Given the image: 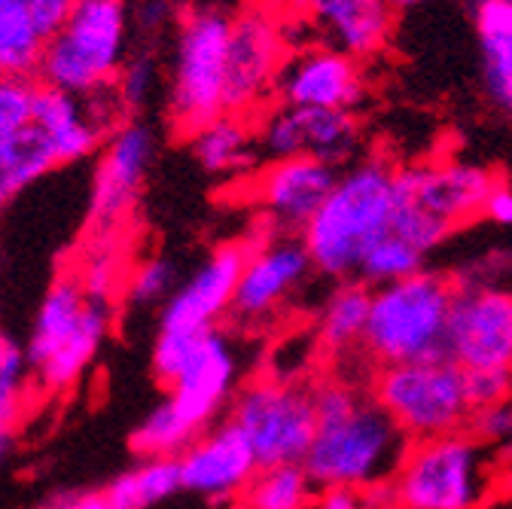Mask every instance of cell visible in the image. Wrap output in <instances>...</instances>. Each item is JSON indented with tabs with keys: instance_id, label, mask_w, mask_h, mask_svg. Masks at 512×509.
<instances>
[{
	"instance_id": "6da1fadb",
	"label": "cell",
	"mask_w": 512,
	"mask_h": 509,
	"mask_svg": "<svg viewBox=\"0 0 512 509\" xmlns=\"http://www.w3.org/2000/svg\"><path fill=\"white\" fill-rule=\"evenodd\" d=\"M311 400L317 433L302 467L317 488L363 491L400 470L412 442L375 397H363L342 378H327Z\"/></svg>"
},
{
	"instance_id": "1f68e13d",
	"label": "cell",
	"mask_w": 512,
	"mask_h": 509,
	"mask_svg": "<svg viewBox=\"0 0 512 509\" xmlns=\"http://www.w3.org/2000/svg\"><path fill=\"white\" fill-rule=\"evenodd\" d=\"M28 388H31L28 354L7 330H0V418L19 421Z\"/></svg>"
},
{
	"instance_id": "74e56055",
	"label": "cell",
	"mask_w": 512,
	"mask_h": 509,
	"mask_svg": "<svg viewBox=\"0 0 512 509\" xmlns=\"http://www.w3.org/2000/svg\"><path fill=\"white\" fill-rule=\"evenodd\" d=\"M19 4L31 13V19L40 25V31L46 37H52L61 28V22L71 16L77 0H19Z\"/></svg>"
},
{
	"instance_id": "52a82bcc",
	"label": "cell",
	"mask_w": 512,
	"mask_h": 509,
	"mask_svg": "<svg viewBox=\"0 0 512 509\" xmlns=\"http://www.w3.org/2000/svg\"><path fill=\"white\" fill-rule=\"evenodd\" d=\"M232 16L220 10H189L177 22L168 116L180 138L226 113V55Z\"/></svg>"
},
{
	"instance_id": "2e32d148",
	"label": "cell",
	"mask_w": 512,
	"mask_h": 509,
	"mask_svg": "<svg viewBox=\"0 0 512 509\" xmlns=\"http://www.w3.org/2000/svg\"><path fill=\"white\" fill-rule=\"evenodd\" d=\"M180 461L183 491L214 506L238 503L253 473L260 470L247 436L226 418L192 439Z\"/></svg>"
},
{
	"instance_id": "4316f807",
	"label": "cell",
	"mask_w": 512,
	"mask_h": 509,
	"mask_svg": "<svg viewBox=\"0 0 512 509\" xmlns=\"http://www.w3.org/2000/svg\"><path fill=\"white\" fill-rule=\"evenodd\" d=\"M317 491L302 464L260 467L238 497V509H311Z\"/></svg>"
},
{
	"instance_id": "d590c367",
	"label": "cell",
	"mask_w": 512,
	"mask_h": 509,
	"mask_svg": "<svg viewBox=\"0 0 512 509\" xmlns=\"http://www.w3.org/2000/svg\"><path fill=\"white\" fill-rule=\"evenodd\" d=\"M464 391L473 412L512 400V369H464Z\"/></svg>"
},
{
	"instance_id": "7a4b0ae2",
	"label": "cell",
	"mask_w": 512,
	"mask_h": 509,
	"mask_svg": "<svg viewBox=\"0 0 512 509\" xmlns=\"http://www.w3.org/2000/svg\"><path fill=\"white\" fill-rule=\"evenodd\" d=\"M119 104L113 89L80 98L40 83L31 125L0 141V211L49 171L80 162L104 147L110 132L125 122L128 110Z\"/></svg>"
},
{
	"instance_id": "f1b7e54d",
	"label": "cell",
	"mask_w": 512,
	"mask_h": 509,
	"mask_svg": "<svg viewBox=\"0 0 512 509\" xmlns=\"http://www.w3.org/2000/svg\"><path fill=\"white\" fill-rule=\"evenodd\" d=\"M394 220H391V232L400 235L403 241H409L412 247H418L421 253L436 250L439 244H445V238L455 229L445 220H439L436 214H430L424 205H418V199L412 196V186L406 177V168L397 171L394 180Z\"/></svg>"
},
{
	"instance_id": "3957f363",
	"label": "cell",
	"mask_w": 512,
	"mask_h": 509,
	"mask_svg": "<svg viewBox=\"0 0 512 509\" xmlns=\"http://www.w3.org/2000/svg\"><path fill=\"white\" fill-rule=\"evenodd\" d=\"M397 168L384 159H360L339 168L333 193L299 232L308 260L324 278H354L366 250L391 232Z\"/></svg>"
},
{
	"instance_id": "f35d334b",
	"label": "cell",
	"mask_w": 512,
	"mask_h": 509,
	"mask_svg": "<svg viewBox=\"0 0 512 509\" xmlns=\"http://www.w3.org/2000/svg\"><path fill=\"white\" fill-rule=\"evenodd\" d=\"M482 217H485L491 226L512 229V186H509V183L494 180L491 193L485 196V205H482Z\"/></svg>"
},
{
	"instance_id": "60d3db41",
	"label": "cell",
	"mask_w": 512,
	"mask_h": 509,
	"mask_svg": "<svg viewBox=\"0 0 512 509\" xmlns=\"http://www.w3.org/2000/svg\"><path fill=\"white\" fill-rule=\"evenodd\" d=\"M360 500H363V509H400V497H397V488H394V476L366 485L360 491Z\"/></svg>"
},
{
	"instance_id": "83f0119b",
	"label": "cell",
	"mask_w": 512,
	"mask_h": 509,
	"mask_svg": "<svg viewBox=\"0 0 512 509\" xmlns=\"http://www.w3.org/2000/svg\"><path fill=\"white\" fill-rule=\"evenodd\" d=\"M46 40L19 0H0V74H37Z\"/></svg>"
},
{
	"instance_id": "8fae6325",
	"label": "cell",
	"mask_w": 512,
	"mask_h": 509,
	"mask_svg": "<svg viewBox=\"0 0 512 509\" xmlns=\"http://www.w3.org/2000/svg\"><path fill=\"white\" fill-rule=\"evenodd\" d=\"M290 49L284 16L266 0L232 16L226 55V113H241L250 119L260 116L275 95L278 74Z\"/></svg>"
},
{
	"instance_id": "4fadbf2b",
	"label": "cell",
	"mask_w": 512,
	"mask_h": 509,
	"mask_svg": "<svg viewBox=\"0 0 512 509\" xmlns=\"http://www.w3.org/2000/svg\"><path fill=\"white\" fill-rule=\"evenodd\" d=\"M445 351L461 369H512V290L491 284L458 287Z\"/></svg>"
},
{
	"instance_id": "8992f818",
	"label": "cell",
	"mask_w": 512,
	"mask_h": 509,
	"mask_svg": "<svg viewBox=\"0 0 512 509\" xmlns=\"http://www.w3.org/2000/svg\"><path fill=\"white\" fill-rule=\"evenodd\" d=\"M128 0H77L46 40L37 80L68 95H92L116 83L125 65Z\"/></svg>"
},
{
	"instance_id": "30bf717a",
	"label": "cell",
	"mask_w": 512,
	"mask_h": 509,
	"mask_svg": "<svg viewBox=\"0 0 512 509\" xmlns=\"http://www.w3.org/2000/svg\"><path fill=\"white\" fill-rule=\"evenodd\" d=\"M229 421L247 436L260 467L302 464L317 433L311 391L287 378L247 381L232 397Z\"/></svg>"
},
{
	"instance_id": "44dd1931",
	"label": "cell",
	"mask_w": 512,
	"mask_h": 509,
	"mask_svg": "<svg viewBox=\"0 0 512 509\" xmlns=\"http://www.w3.org/2000/svg\"><path fill=\"white\" fill-rule=\"evenodd\" d=\"M406 177L418 205L452 229L482 217L485 196L494 186V174L473 162H433L424 168H406Z\"/></svg>"
},
{
	"instance_id": "ac0fdd59",
	"label": "cell",
	"mask_w": 512,
	"mask_h": 509,
	"mask_svg": "<svg viewBox=\"0 0 512 509\" xmlns=\"http://www.w3.org/2000/svg\"><path fill=\"white\" fill-rule=\"evenodd\" d=\"M311 272L314 266L308 260V250L293 232H281L263 244H250L232 314L238 321H263L305 284Z\"/></svg>"
},
{
	"instance_id": "836d02e7",
	"label": "cell",
	"mask_w": 512,
	"mask_h": 509,
	"mask_svg": "<svg viewBox=\"0 0 512 509\" xmlns=\"http://www.w3.org/2000/svg\"><path fill=\"white\" fill-rule=\"evenodd\" d=\"M177 290V269L171 260L165 257H150L144 260L132 278L125 284V299L138 305V308H147V305H165L171 299V293Z\"/></svg>"
},
{
	"instance_id": "cb8c5ba5",
	"label": "cell",
	"mask_w": 512,
	"mask_h": 509,
	"mask_svg": "<svg viewBox=\"0 0 512 509\" xmlns=\"http://www.w3.org/2000/svg\"><path fill=\"white\" fill-rule=\"evenodd\" d=\"M372 308V287L360 278H345L317 314V342L330 354H348L363 345Z\"/></svg>"
},
{
	"instance_id": "ee69618b",
	"label": "cell",
	"mask_w": 512,
	"mask_h": 509,
	"mask_svg": "<svg viewBox=\"0 0 512 509\" xmlns=\"http://www.w3.org/2000/svg\"><path fill=\"white\" fill-rule=\"evenodd\" d=\"M16 442H19V436H16V421L0 418V464H7V461H10V455L16 452Z\"/></svg>"
},
{
	"instance_id": "9a60e30c",
	"label": "cell",
	"mask_w": 512,
	"mask_h": 509,
	"mask_svg": "<svg viewBox=\"0 0 512 509\" xmlns=\"http://www.w3.org/2000/svg\"><path fill=\"white\" fill-rule=\"evenodd\" d=\"M247 253V241H226L217 250H211V257L183 284H177L171 299L162 305L159 330L202 333L220 327V321L232 311Z\"/></svg>"
},
{
	"instance_id": "d6a6232c",
	"label": "cell",
	"mask_w": 512,
	"mask_h": 509,
	"mask_svg": "<svg viewBox=\"0 0 512 509\" xmlns=\"http://www.w3.org/2000/svg\"><path fill=\"white\" fill-rule=\"evenodd\" d=\"M37 74H0V141L28 129L37 107Z\"/></svg>"
},
{
	"instance_id": "484cf974",
	"label": "cell",
	"mask_w": 512,
	"mask_h": 509,
	"mask_svg": "<svg viewBox=\"0 0 512 509\" xmlns=\"http://www.w3.org/2000/svg\"><path fill=\"white\" fill-rule=\"evenodd\" d=\"M302 119L305 153L324 159L336 168L348 165L360 147V119L354 110L296 107Z\"/></svg>"
},
{
	"instance_id": "ab89813d",
	"label": "cell",
	"mask_w": 512,
	"mask_h": 509,
	"mask_svg": "<svg viewBox=\"0 0 512 509\" xmlns=\"http://www.w3.org/2000/svg\"><path fill=\"white\" fill-rule=\"evenodd\" d=\"M46 509H116L110 503V497L101 491H64V494H55Z\"/></svg>"
},
{
	"instance_id": "f6af8a7d",
	"label": "cell",
	"mask_w": 512,
	"mask_h": 509,
	"mask_svg": "<svg viewBox=\"0 0 512 509\" xmlns=\"http://www.w3.org/2000/svg\"><path fill=\"white\" fill-rule=\"evenodd\" d=\"M269 7H275L281 16H305L308 7H311V0H266Z\"/></svg>"
},
{
	"instance_id": "e575fe53",
	"label": "cell",
	"mask_w": 512,
	"mask_h": 509,
	"mask_svg": "<svg viewBox=\"0 0 512 509\" xmlns=\"http://www.w3.org/2000/svg\"><path fill=\"white\" fill-rule=\"evenodd\" d=\"M156 77H159V71H156V61L150 55L125 58V65H122V71H119V77L113 83V89H116L119 101L125 104V110H135L150 98V92L156 86Z\"/></svg>"
},
{
	"instance_id": "603a6c76",
	"label": "cell",
	"mask_w": 512,
	"mask_h": 509,
	"mask_svg": "<svg viewBox=\"0 0 512 509\" xmlns=\"http://www.w3.org/2000/svg\"><path fill=\"white\" fill-rule=\"evenodd\" d=\"M250 116L241 113H220L199 132H192L189 150L199 168L211 177H241L247 174L256 159H260V147H256V125H250Z\"/></svg>"
},
{
	"instance_id": "ffe728a7",
	"label": "cell",
	"mask_w": 512,
	"mask_h": 509,
	"mask_svg": "<svg viewBox=\"0 0 512 509\" xmlns=\"http://www.w3.org/2000/svg\"><path fill=\"white\" fill-rule=\"evenodd\" d=\"M397 10L388 0H311L305 13L308 28L327 43L357 61L375 58L391 40Z\"/></svg>"
},
{
	"instance_id": "277c9868",
	"label": "cell",
	"mask_w": 512,
	"mask_h": 509,
	"mask_svg": "<svg viewBox=\"0 0 512 509\" xmlns=\"http://www.w3.org/2000/svg\"><path fill=\"white\" fill-rule=\"evenodd\" d=\"M113 324V296L86 290L83 278L64 272L46 290L25 345L31 381L43 394L71 391L95 363Z\"/></svg>"
},
{
	"instance_id": "ba28073f",
	"label": "cell",
	"mask_w": 512,
	"mask_h": 509,
	"mask_svg": "<svg viewBox=\"0 0 512 509\" xmlns=\"http://www.w3.org/2000/svg\"><path fill=\"white\" fill-rule=\"evenodd\" d=\"M394 488L400 509H479L491 494L482 442L467 430L412 442Z\"/></svg>"
},
{
	"instance_id": "8d00e7d4",
	"label": "cell",
	"mask_w": 512,
	"mask_h": 509,
	"mask_svg": "<svg viewBox=\"0 0 512 509\" xmlns=\"http://www.w3.org/2000/svg\"><path fill=\"white\" fill-rule=\"evenodd\" d=\"M467 433L482 445H509L512 442V400L476 409L470 415Z\"/></svg>"
},
{
	"instance_id": "b9f144b4",
	"label": "cell",
	"mask_w": 512,
	"mask_h": 509,
	"mask_svg": "<svg viewBox=\"0 0 512 509\" xmlns=\"http://www.w3.org/2000/svg\"><path fill=\"white\" fill-rule=\"evenodd\" d=\"M311 509H363V500L354 488H320Z\"/></svg>"
},
{
	"instance_id": "bcb514c9",
	"label": "cell",
	"mask_w": 512,
	"mask_h": 509,
	"mask_svg": "<svg viewBox=\"0 0 512 509\" xmlns=\"http://www.w3.org/2000/svg\"><path fill=\"white\" fill-rule=\"evenodd\" d=\"M388 4H391L397 13H406V10H418V7L430 4V0H388Z\"/></svg>"
},
{
	"instance_id": "d6986e66",
	"label": "cell",
	"mask_w": 512,
	"mask_h": 509,
	"mask_svg": "<svg viewBox=\"0 0 512 509\" xmlns=\"http://www.w3.org/2000/svg\"><path fill=\"white\" fill-rule=\"evenodd\" d=\"M339 168L317 156H290L269 162L253 180V199L281 232H302L305 223L327 202Z\"/></svg>"
},
{
	"instance_id": "7c38bea8",
	"label": "cell",
	"mask_w": 512,
	"mask_h": 509,
	"mask_svg": "<svg viewBox=\"0 0 512 509\" xmlns=\"http://www.w3.org/2000/svg\"><path fill=\"white\" fill-rule=\"evenodd\" d=\"M238 385V351L220 327L199 336L180 372L165 388V403L183 421V427L199 436L217 424Z\"/></svg>"
},
{
	"instance_id": "d4e9b609",
	"label": "cell",
	"mask_w": 512,
	"mask_h": 509,
	"mask_svg": "<svg viewBox=\"0 0 512 509\" xmlns=\"http://www.w3.org/2000/svg\"><path fill=\"white\" fill-rule=\"evenodd\" d=\"M183 491L177 458H138L135 467L122 470L104 494L116 509H156Z\"/></svg>"
},
{
	"instance_id": "7bdbcfd3",
	"label": "cell",
	"mask_w": 512,
	"mask_h": 509,
	"mask_svg": "<svg viewBox=\"0 0 512 509\" xmlns=\"http://www.w3.org/2000/svg\"><path fill=\"white\" fill-rule=\"evenodd\" d=\"M138 22L144 28H165L171 22V7L168 0H147V4L138 10Z\"/></svg>"
},
{
	"instance_id": "5b68a950",
	"label": "cell",
	"mask_w": 512,
	"mask_h": 509,
	"mask_svg": "<svg viewBox=\"0 0 512 509\" xmlns=\"http://www.w3.org/2000/svg\"><path fill=\"white\" fill-rule=\"evenodd\" d=\"M455 284L439 272L421 269L394 284L372 287L363 351L381 366L442 360Z\"/></svg>"
},
{
	"instance_id": "5bb4252c",
	"label": "cell",
	"mask_w": 512,
	"mask_h": 509,
	"mask_svg": "<svg viewBox=\"0 0 512 509\" xmlns=\"http://www.w3.org/2000/svg\"><path fill=\"white\" fill-rule=\"evenodd\" d=\"M275 95L287 107L357 110L366 98L363 61L327 43L293 46L278 74Z\"/></svg>"
},
{
	"instance_id": "9c48e42d",
	"label": "cell",
	"mask_w": 512,
	"mask_h": 509,
	"mask_svg": "<svg viewBox=\"0 0 512 509\" xmlns=\"http://www.w3.org/2000/svg\"><path fill=\"white\" fill-rule=\"evenodd\" d=\"M372 397L409 442L467 430L473 415L464 391V369L448 357L381 366Z\"/></svg>"
},
{
	"instance_id": "7402d4cb",
	"label": "cell",
	"mask_w": 512,
	"mask_h": 509,
	"mask_svg": "<svg viewBox=\"0 0 512 509\" xmlns=\"http://www.w3.org/2000/svg\"><path fill=\"white\" fill-rule=\"evenodd\" d=\"M485 95L512 116V0H470Z\"/></svg>"
},
{
	"instance_id": "e0dca14e",
	"label": "cell",
	"mask_w": 512,
	"mask_h": 509,
	"mask_svg": "<svg viewBox=\"0 0 512 509\" xmlns=\"http://www.w3.org/2000/svg\"><path fill=\"white\" fill-rule=\"evenodd\" d=\"M153 150H156V138L150 132V125L138 119H125L110 132L92 183V202H89L92 229L104 232L119 220H125V214L132 211L141 193V183L147 177V168L153 162Z\"/></svg>"
},
{
	"instance_id": "f546056e",
	"label": "cell",
	"mask_w": 512,
	"mask_h": 509,
	"mask_svg": "<svg viewBox=\"0 0 512 509\" xmlns=\"http://www.w3.org/2000/svg\"><path fill=\"white\" fill-rule=\"evenodd\" d=\"M424 263H427V253H421L400 235L388 232L366 250V257L360 260L354 278L366 281L369 287H381V284H394L409 275H418Z\"/></svg>"
},
{
	"instance_id": "4dcf8cb0",
	"label": "cell",
	"mask_w": 512,
	"mask_h": 509,
	"mask_svg": "<svg viewBox=\"0 0 512 509\" xmlns=\"http://www.w3.org/2000/svg\"><path fill=\"white\" fill-rule=\"evenodd\" d=\"M256 147H260V156L269 159V162L302 156L305 153V138H302L299 110L287 107V104L263 110L260 122H256Z\"/></svg>"
}]
</instances>
